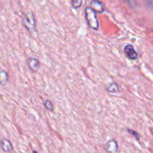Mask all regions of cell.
<instances>
[{"instance_id":"cell-8","label":"cell","mask_w":153,"mask_h":153,"mask_svg":"<svg viewBox=\"0 0 153 153\" xmlns=\"http://www.w3.org/2000/svg\"><path fill=\"white\" fill-rule=\"evenodd\" d=\"M106 90H107L109 93L114 94V93L119 92V87H118L117 84V83L112 82V83L108 84V85L106 86Z\"/></svg>"},{"instance_id":"cell-2","label":"cell","mask_w":153,"mask_h":153,"mask_svg":"<svg viewBox=\"0 0 153 153\" xmlns=\"http://www.w3.org/2000/svg\"><path fill=\"white\" fill-rule=\"evenodd\" d=\"M23 25L28 31H33L36 28V22L34 15L31 12L25 13L23 16Z\"/></svg>"},{"instance_id":"cell-11","label":"cell","mask_w":153,"mask_h":153,"mask_svg":"<svg viewBox=\"0 0 153 153\" xmlns=\"http://www.w3.org/2000/svg\"><path fill=\"white\" fill-rule=\"evenodd\" d=\"M70 2H71V5L73 8L78 9L82 7L83 0H70Z\"/></svg>"},{"instance_id":"cell-1","label":"cell","mask_w":153,"mask_h":153,"mask_svg":"<svg viewBox=\"0 0 153 153\" xmlns=\"http://www.w3.org/2000/svg\"><path fill=\"white\" fill-rule=\"evenodd\" d=\"M85 19L90 28L97 30L99 28V21L97 19V13L91 7H87L85 10Z\"/></svg>"},{"instance_id":"cell-10","label":"cell","mask_w":153,"mask_h":153,"mask_svg":"<svg viewBox=\"0 0 153 153\" xmlns=\"http://www.w3.org/2000/svg\"><path fill=\"white\" fill-rule=\"evenodd\" d=\"M43 105H44V107L49 111H54L53 104H52V102L49 100H44L43 101Z\"/></svg>"},{"instance_id":"cell-5","label":"cell","mask_w":153,"mask_h":153,"mask_svg":"<svg viewBox=\"0 0 153 153\" xmlns=\"http://www.w3.org/2000/svg\"><path fill=\"white\" fill-rule=\"evenodd\" d=\"M27 64L32 72H37L40 68V62L35 58H29L27 61Z\"/></svg>"},{"instance_id":"cell-4","label":"cell","mask_w":153,"mask_h":153,"mask_svg":"<svg viewBox=\"0 0 153 153\" xmlns=\"http://www.w3.org/2000/svg\"><path fill=\"white\" fill-rule=\"evenodd\" d=\"M90 7L98 13H102L105 11V7L103 3L99 0H92L90 3Z\"/></svg>"},{"instance_id":"cell-7","label":"cell","mask_w":153,"mask_h":153,"mask_svg":"<svg viewBox=\"0 0 153 153\" xmlns=\"http://www.w3.org/2000/svg\"><path fill=\"white\" fill-rule=\"evenodd\" d=\"M1 148L4 152H9L13 150V146L7 139H3L1 141Z\"/></svg>"},{"instance_id":"cell-13","label":"cell","mask_w":153,"mask_h":153,"mask_svg":"<svg viewBox=\"0 0 153 153\" xmlns=\"http://www.w3.org/2000/svg\"><path fill=\"white\" fill-rule=\"evenodd\" d=\"M127 2H128V5H129L130 7H131V8L135 7L137 4V1H136L135 0H127Z\"/></svg>"},{"instance_id":"cell-6","label":"cell","mask_w":153,"mask_h":153,"mask_svg":"<svg viewBox=\"0 0 153 153\" xmlns=\"http://www.w3.org/2000/svg\"><path fill=\"white\" fill-rule=\"evenodd\" d=\"M105 149L108 152H117L118 151V144L115 140H111L105 143Z\"/></svg>"},{"instance_id":"cell-9","label":"cell","mask_w":153,"mask_h":153,"mask_svg":"<svg viewBox=\"0 0 153 153\" xmlns=\"http://www.w3.org/2000/svg\"><path fill=\"white\" fill-rule=\"evenodd\" d=\"M8 81V75L4 70H1L0 73V83L1 85H6V83Z\"/></svg>"},{"instance_id":"cell-3","label":"cell","mask_w":153,"mask_h":153,"mask_svg":"<svg viewBox=\"0 0 153 153\" xmlns=\"http://www.w3.org/2000/svg\"><path fill=\"white\" fill-rule=\"evenodd\" d=\"M124 53L128 59L132 60V61L137 59V57H138V54L131 44H127L124 47Z\"/></svg>"},{"instance_id":"cell-12","label":"cell","mask_w":153,"mask_h":153,"mask_svg":"<svg viewBox=\"0 0 153 153\" xmlns=\"http://www.w3.org/2000/svg\"><path fill=\"white\" fill-rule=\"evenodd\" d=\"M127 131H128L129 134H131L132 136H134V137L136 138V140H140V135H139V134L137 132V131H134V130L132 129H129V128H127Z\"/></svg>"}]
</instances>
